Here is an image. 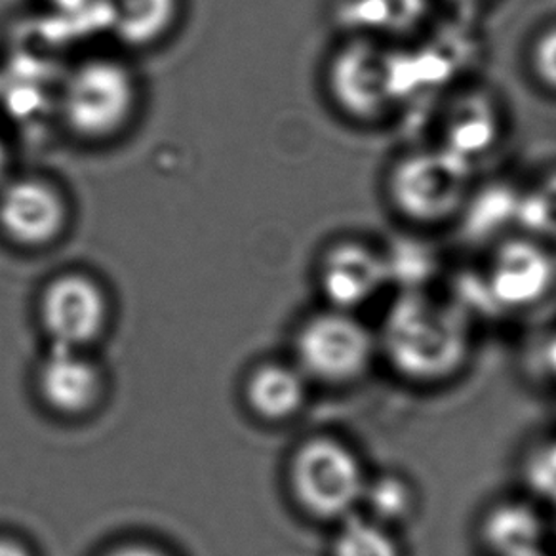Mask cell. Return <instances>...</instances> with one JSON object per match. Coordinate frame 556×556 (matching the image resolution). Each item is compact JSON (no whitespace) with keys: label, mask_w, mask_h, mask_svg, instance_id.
Here are the masks:
<instances>
[{"label":"cell","mask_w":556,"mask_h":556,"mask_svg":"<svg viewBox=\"0 0 556 556\" xmlns=\"http://www.w3.org/2000/svg\"><path fill=\"white\" fill-rule=\"evenodd\" d=\"M381 343L389 363L401 376L434 383L464 366L471 349V330L459 307L412 290L387 313Z\"/></svg>","instance_id":"1"},{"label":"cell","mask_w":556,"mask_h":556,"mask_svg":"<svg viewBox=\"0 0 556 556\" xmlns=\"http://www.w3.org/2000/svg\"><path fill=\"white\" fill-rule=\"evenodd\" d=\"M141 88L128 63L92 55L73 65L60 86V121L85 143L121 138L138 115Z\"/></svg>","instance_id":"2"},{"label":"cell","mask_w":556,"mask_h":556,"mask_svg":"<svg viewBox=\"0 0 556 556\" xmlns=\"http://www.w3.org/2000/svg\"><path fill=\"white\" fill-rule=\"evenodd\" d=\"M475 164L442 146L401 156L387 176L394 212L412 225H444L464 212L472 194Z\"/></svg>","instance_id":"3"},{"label":"cell","mask_w":556,"mask_h":556,"mask_svg":"<svg viewBox=\"0 0 556 556\" xmlns=\"http://www.w3.org/2000/svg\"><path fill=\"white\" fill-rule=\"evenodd\" d=\"M326 90L349 121L379 123L402 100L396 54L378 40L351 37L333 52L326 67Z\"/></svg>","instance_id":"4"},{"label":"cell","mask_w":556,"mask_h":556,"mask_svg":"<svg viewBox=\"0 0 556 556\" xmlns=\"http://www.w3.org/2000/svg\"><path fill=\"white\" fill-rule=\"evenodd\" d=\"M292 482L300 503L318 518L345 517L366 490L358 457L332 439H315L302 446L292 467Z\"/></svg>","instance_id":"5"},{"label":"cell","mask_w":556,"mask_h":556,"mask_svg":"<svg viewBox=\"0 0 556 556\" xmlns=\"http://www.w3.org/2000/svg\"><path fill=\"white\" fill-rule=\"evenodd\" d=\"M70 225V199L52 179L10 176L0 186V235L14 247L25 250L52 247Z\"/></svg>","instance_id":"6"},{"label":"cell","mask_w":556,"mask_h":556,"mask_svg":"<svg viewBox=\"0 0 556 556\" xmlns=\"http://www.w3.org/2000/svg\"><path fill=\"white\" fill-rule=\"evenodd\" d=\"M303 368L323 381L343 383L363 376L374 356V338L348 311L311 318L298 338Z\"/></svg>","instance_id":"7"},{"label":"cell","mask_w":556,"mask_h":556,"mask_svg":"<svg viewBox=\"0 0 556 556\" xmlns=\"http://www.w3.org/2000/svg\"><path fill=\"white\" fill-rule=\"evenodd\" d=\"M555 280V260L547 244L518 235L497 244L488 265L484 287L492 302L522 309L541 302Z\"/></svg>","instance_id":"8"},{"label":"cell","mask_w":556,"mask_h":556,"mask_svg":"<svg viewBox=\"0 0 556 556\" xmlns=\"http://www.w3.org/2000/svg\"><path fill=\"white\" fill-rule=\"evenodd\" d=\"M108 320V300L100 285L80 273L55 278L42 295V323L52 349L77 351L100 336Z\"/></svg>","instance_id":"9"},{"label":"cell","mask_w":556,"mask_h":556,"mask_svg":"<svg viewBox=\"0 0 556 556\" xmlns=\"http://www.w3.org/2000/svg\"><path fill=\"white\" fill-rule=\"evenodd\" d=\"M318 282L333 309L349 313L391 282L387 255L361 240H340L323 255Z\"/></svg>","instance_id":"10"},{"label":"cell","mask_w":556,"mask_h":556,"mask_svg":"<svg viewBox=\"0 0 556 556\" xmlns=\"http://www.w3.org/2000/svg\"><path fill=\"white\" fill-rule=\"evenodd\" d=\"M503 116L500 105L484 90H467L450 101L442 116L441 143L467 163L477 164L500 143Z\"/></svg>","instance_id":"11"},{"label":"cell","mask_w":556,"mask_h":556,"mask_svg":"<svg viewBox=\"0 0 556 556\" xmlns=\"http://www.w3.org/2000/svg\"><path fill=\"white\" fill-rule=\"evenodd\" d=\"M340 16L353 37L406 39L431 16V0H343Z\"/></svg>","instance_id":"12"},{"label":"cell","mask_w":556,"mask_h":556,"mask_svg":"<svg viewBox=\"0 0 556 556\" xmlns=\"http://www.w3.org/2000/svg\"><path fill=\"white\" fill-rule=\"evenodd\" d=\"M101 4L109 31L128 48L161 45L181 16V0H101Z\"/></svg>","instance_id":"13"},{"label":"cell","mask_w":556,"mask_h":556,"mask_svg":"<svg viewBox=\"0 0 556 556\" xmlns=\"http://www.w3.org/2000/svg\"><path fill=\"white\" fill-rule=\"evenodd\" d=\"M40 389L50 406L65 414H78L98 399L100 376L77 351L52 349L40 371Z\"/></svg>","instance_id":"14"},{"label":"cell","mask_w":556,"mask_h":556,"mask_svg":"<svg viewBox=\"0 0 556 556\" xmlns=\"http://www.w3.org/2000/svg\"><path fill=\"white\" fill-rule=\"evenodd\" d=\"M541 538L540 517L525 505H502L484 522V541L497 556H538Z\"/></svg>","instance_id":"15"},{"label":"cell","mask_w":556,"mask_h":556,"mask_svg":"<svg viewBox=\"0 0 556 556\" xmlns=\"http://www.w3.org/2000/svg\"><path fill=\"white\" fill-rule=\"evenodd\" d=\"M248 396L262 416L285 419L302 408L305 387L294 370L285 366H265L250 381Z\"/></svg>","instance_id":"16"},{"label":"cell","mask_w":556,"mask_h":556,"mask_svg":"<svg viewBox=\"0 0 556 556\" xmlns=\"http://www.w3.org/2000/svg\"><path fill=\"white\" fill-rule=\"evenodd\" d=\"M515 224L526 237L543 244L556 242V168L518 191Z\"/></svg>","instance_id":"17"},{"label":"cell","mask_w":556,"mask_h":556,"mask_svg":"<svg viewBox=\"0 0 556 556\" xmlns=\"http://www.w3.org/2000/svg\"><path fill=\"white\" fill-rule=\"evenodd\" d=\"M333 556H401V551L376 520L349 517L333 543Z\"/></svg>","instance_id":"18"},{"label":"cell","mask_w":556,"mask_h":556,"mask_svg":"<svg viewBox=\"0 0 556 556\" xmlns=\"http://www.w3.org/2000/svg\"><path fill=\"white\" fill-rule=\"evenodd\" d=\"M364 500L370 505L374 517L379 522H396L408 517L412 510V488L393 475H386L366 484Z\"/></svg>","instance_id":"19"},{"label":"cell","mask_w":556,"mask_h":556,"mask_svg":"<svg viewBox=\"0 0 556 556\" xmlns=\"http://www.w3.org/2000/svg\"><path fill=\"white\" fill-rule=\"evenodd\" d=\"M530 486L556 505V441L543 444L533 452L526 465Z\"/></svg>","instance_id":"20"},{"label":"cell","mask_w":556,"mask_h":556,"mask_svg":"<svg viewBox=\"0 0 556 556\" xmlns=\"http://www.w3.org/2000/svg\"><path fill=\"white\" fill-rule=\"evenodd\" d=\"M530 67L538 83L556 93V24L545 27L533 40Z\"/></svg>","instance_id":"21"},{"label":"cell","mask_w":556,"mask_h":556,"mask_svg":"<svg viewBox=\"0 0 556 556\" xmlns=\"http://www.w3.org/2000/svg\"><path fill=\"white\" fill-rule=\"evenodd\" d=\"M10 178V149L7 139L0 134V186Z\"/></svg>","instance_id":"22"},{"label":"cell","mask_w":556,"mask_h":556,"mask_svg":"<svg viewBox=\"0 0 556 556\" xmlns=\"http://www.w3.org/2000/svg\"><path fill=\"white\" fill-rule=\"evenodd\" d=\"M109 556H163L159 555L156 551H151V548L146 547H126L121 548V551H116L113 555Z\"/></svg>","instance_id":"23"},{"label":"cell","mask_w":556,"mask_h":556,"mask_svg":"<svg viewBox=\"0 0 556 556\" xmlns=\"http://www.w3.org/2000/svg\"><path fill=\"white\" fill-rule=\"evenodd\" d=\"M0 556H27L24 548L17 547L9 541H0Z\"/></svg>","instance_id":"24"},{"label":"cell","mask_w":556,"mask_h":556,"mask_svg":"<svg viewBox=\"0 0 556 556\" xmlns=\"http://www.w3.org/2000/svg\"><path fill=\"white\" fill-rule=\"evenodd\" d=\"M547 366L556 376V336L547 343Z\"/></svg>","instance_id":"25"},{"label":"cell","mask_w":556,"mask_h":556,"mask_svg":"<svg viewBox=\"0 0 556 556\" xmlns=\"http://www.w3.org/2000/svg\"><path fill=\"white\" fill-rule=\"evenodd\" d=\"M450 2L462 4V7H472V4H480V2H484V0H450Z\"/></svg>","instance_id":"26"},{"label":"cell","mask_w":556,"mask_h":556,"mask_svg":"<svg viewBox=\"0 0 556 556\" xmlns=\"http://www.w3.org/2000/svg\"><path fill=\"white\" fill-rule=\"evenodd\" d=\"M52 2H55L58 7H60V4H63V7H65V4H80L83 0H52Z\"/></svg>","instance_id":"27"},{"label":"cell","mask_w":556,"mask_h":556,"mask_svg":"<svg viewBox=\"0 0 556 556\" xmlns=\"http://www.w3.org/2000/svg\"><path fill=\"white\" fill-rule=\"evenodd\" d=\"M538 556H543V555H541V553H540V555H538Z\"/></svg>","instance_id":"28"}]
</instances>
